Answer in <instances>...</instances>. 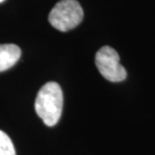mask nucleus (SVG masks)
Instances as JSON below:
<instances>
[{
    "instance_id": "f257e3e1",
    "label": "nucleus",
    "mask_w": 155,
    "mask_h": 155,
    "mask_svg": "<svg viewBox=\"0 0 155 155\" xmlns=\"http://www.w3.org/2000/svg\"><path fill=\"white\" fill-rule=\"evenodd\" d=\"M64 95L61 86L48 82L41 87L35 99V112L46 126H54L63 112Z\"/></svg>"
},
{
    "instance_id": "f03ea898",
    "label": "nucleus",
    "mask_w": 155,
    "mask_h": 155,
    "mask_svg": "<svg viewBox=\"0 0 155 155\" xmlns=\"http://www.w3.org/2000/svg\"><path fill=\"white\" fill-rule=\"evenodd\" d=\"M84 11L77 0H61L49 12L48 21L55 29L67 32L82 22Z\"/></svg>"
},
{
    "instance_id": "7ed1b4c3",
    "label": "nucleus",
    "mask_w": 155,
    "mask_h": 155,
    "mask_svg": "<svg viewBox=\"0 0 155 155\" xmlns=\"http://www.w3.org/2000/svg\"><path fill=\"white\" fill-rule=\"evenodd\" d=\"M96 67L105 79L113 83L122 82L127 78V72L120 64L118 52L111 46H103L96 54Z\"/></svg>"
},
{
    "instance_id": "20e7f679",
    "label": "nucleus",
    "mask_w": 155,
    "mask_h": 155,
    "mask_svg": "<svg viewBox=\"0 0 155 155\" xmlns=\"http://www.w3.org/2000/svg\"><path fill=\"white\" fill-rule=\"evenodd\" d=\"M20 55L21 51L16 45H0V72H4L13 67L19 60Z\"/></svg>"
},
{
    "instance_id": "39448f33",
    "label": "nucleus",
    "mask_w": 155,
    "mask_h": 155,
    "mask_svg": "<svg viewBox=\"0 0 155 155\" xmlns=\"http://www.w3.org/2000/svg\"><path fill=\"white\" fill-rule=\"evenodd\" d=\"M0 155H16L10 137L0 130Z\"/></svg>"
},
{
    "instance_id": "423d86ee",
    "label": "nucleus",
    "mask_w": 155,
    "mask_h": 155,
    "mask_svg": "<svg viewBox=\"0 0 155 155\" xmlns=\"http://www.w3.org/2000/svg\"><path fill=\"white\" fill-rule=\"evenodd\" d=\"M2 1H4V0H0V2H2Z\"/></svg>"
}]
</instances>
